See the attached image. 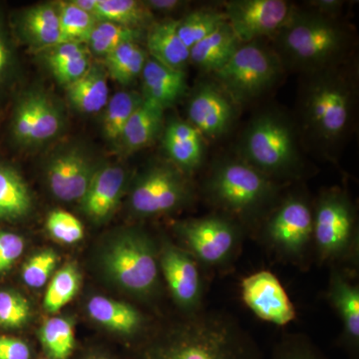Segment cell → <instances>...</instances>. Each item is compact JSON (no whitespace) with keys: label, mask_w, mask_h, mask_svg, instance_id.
Returning <instances> with one entry per match:
<instances>
[{"label":"cell","mask_w":359,"mask_h":359,"mask_svg":"<svg viewBox=\"0 0 359 359\" xmlns=\"http://www.w3.org/2000/svg\"><path fill=\"white\" fill-rule=\"evenodd\" d=\"M203 190L212 205L241 224L252 223L271 210L280 189L245 161L226 160L212 170Z\"/></svg>","instance_id":"obj_2"},{"label":"cell","mask_w":359,"mask_h":359,"mask_svg":"<svg viewBox=\"0 0 359 359\" xmlns=\"http://www.w3.org/2000/svg\"><path fill=\"white\" fill-rule=\"evenodd\" d=\"M45 51L52 75L65 87L79 79L91 65L88 48L83 44L61 43Z\"/></svg>","instance_id":"obj_28"},{"label":"cell","mask_w":359,"mask_h":359,"mask_svg":"<svg viewBox=\"0 0 359 359\" xmlns=\"http://www.w3.org/2000/svg\"><path fill=\"white\" fill-rule=\"evenodd\" d=\"M280 73V57L254 41L241 45L214 76L231 98L244 102L268 91Z\"/></svg>","instance_id":"obj_7"},{"label":"cell","mask_w":359,"mask_h":359,"mask_svg":"<svg viewBox=\"0 0 359 359\" xmlns=\"http://www.w3.org/2000/svg\"><path fill=\"white\" fill-rule=\"evenodd\" d=\"M142 36L143 33L139 28L98 21L86 44L91 52L104 58L123 44L138 43Z\"/></svg>","instance_id":"obj_34"},{"label":"cell","mask_w":359,"mask_h":359,"mask_svg":"<svg viewBox=\"0 0 359 359\" xmlns=\"http://www.w3.org/2000/svg\"><path fill=\"white\" fill-rule=\"evenodd\" d=\"M147 59L140 45L131 42L111 52L104 57V62L109 76L123 86H128L141 76Z\"/></svg>","instance_id":"obj_31"},{"label":"cell","mask_w":359,"mask_h":359,"mask_svg":"<svg viewBox=\"0 0 359 359\" xmlns=\"http://www.w3.org/2000/svg\"><path fill=\"white\" fill-rule=\"evenodd\" d=\"M311 4L309 6L314 7L313 11L328 16H332V14L337 13L339 11L340 7L344 6V2L339 0H316Z\"/></svg>","instance_id":"obj_45"},{"label":"cell","mask_w":359,"mask_h":359,"mask_svg":"<svg viewBox=\"0 0 359 359\" xmlns=\"http://www.w3.org/2000/svg\"><path fill=\"white\" fill-rule=\"evenodd\" d=\"M79 271L73 264H66L52 278L44 297V306L48 313H55L76 295L80 287Z\"/></svg>","instance_id":"obj_37"},{"label":"cell","mask_w":359,"mask_h":359,"mask_svg":"<svg viewBox=\"0 0 359 359\" xmlns=\"http://www.w3.org/2000/svg\"><path fill=\"white\" fill-rule=\"evenodd\" d=\"M313 217V242L321 262L342 263L355 256V211L346 194L332 190L321 195Z\"/></svg>","instance_id":"obj_5"},{"label":"cell","mask_w":359,"mask_h":359,"mask_svg":"<svg viewBox=\"0 0 359 359\" xmlns=\"http://www.w3.org/2000/svg\"><path fill=\"white\" fill-rule=\"evenodd\" d=\"M313 211L306 200L290 197L269 214L262 238L278 256L301 261L313 245Z\"/></svg>","instance_id":"obj_10"},{"label":"cell","mask_w":359,"mask_h":359,"mask_svg":"<svg viewBox=\"0 0 359 359\" xmlns=\"http://www.w3.org/2000/svg\"><path fill=\"white\" fill-rule=\"evenodd\" d=\"M243 150L245 162L269 177L292 174L299 165L294 133L278 116L257 118L248 129Z\"/></svg>","instance_id":"obj_6"},{"label":"cell","mask_w":359,"mask_h":359,"mask_svg":"<svg viewBox=\"0 0 359 359\" xmlns=\"http://www.w3.org/2000/svg\"><path fill=\"white\" fill-rule=\"evenodd\" d=\"M30 348L25 341L11 337H0V359H30Z\"/></svg>","instance_id":"obj_43"},{"label":"cell","mask_w":359,"mask_h":359,"mask_svg":"<svg viewBox=\"0 0 359 359\" xmlns=\"http://www.w3.org/2000/svg\"><path fill=\"white\" fill-rule=\"evenodd\" d=\"M164 110L143 100L130 117L120 144L128 153L147 147L162 128Z\"/></svg>","instance_id":"obj_26"},{"label":"cell","mask_w":359,"mask_h":359,"mask_svg":"<svg viewBox=\"0 0 359 359\" xmlns=\"http://www.w3.org/2000/svg\"><path fill=\"white\" fill-rule=\"evenodd\" d=\"M87 311L94 320L118 334H135L140 330L143 320L134 306L108 297H92Z\"/></svg>","instance_id":"obj_29"},{"label":"cell","mask_w":359,"mask_h":359,"mask_svg":"<svg viewBox=\"0 0 359 359\" xmlns=\"http://www.w3.org/2000/svg\"><path fill=\"white\" fill-rule=\"evenodd\" d=\"M57 263V256L52 250H42L28 259L22 269V278L28 287L39 289L50 278Z\"/></svg>","instance_id":"obj_41"},{"label":"cell","mask_w":359,"mask_h":359,"mask_svg":"<svg viewBox=\"0 0 359 359\" xmlns=\"http://www.w3.org/2000/svg\"><path fill=\"white\" fill-rule=\"evenodd\" d=\"M273 359H328L306 335L287 334L276 344Z\"/></svg>","instance_id":"obj_39"},{"label":"cell","mask_w":359,"mask_h":359,"mask_svg":"<svg viewBox=\"0 0 359 359\" xmlns=\"http://www.w3.org/2000/svg\"><path fill=\"white\" fill-rule=\"evenodd\" d=\"M142 98L162 110L173 106L187 89L184 70L171 69L152 58H148L141 74Z\"/></svg>","instance_id":"obj_20"},{"label":"cell","mask_w":359,"mask_h":359,"mask_svg":"<svg viewBox=\"0 0 359 359\" xmlns=\"http://www.w3.org/2000/svg\"><path fill=\"white\" fill-rule=\"evenodd\" d=\"M160 252L159 266L175 302L189 314L198 313L204 292L195 257L171 243H165Z\"/></svg>","instance_id":"obj_15"},{"label":"cell","mask_w":359,"mask_h":359,"mask_svg":"<svg viewBox=\"0 0 359 359\" xmlns=\"http://www.w3.org/2000/svg\"><path fill=\"white\" fill-rule=\"evenodd\" d=\"M65 88L71 105L85 114H94L105 109L110 99L107 74L100 65H90L79 79Z\"/></svg>","instance_id":"obj_23"},{"label":"cell","mask_w":359,"mask_h":359,"mask_svg":"<svg viewBox=\"0 0 359 359\" xmlns=\"http://www.w3.org/2000/svg\"><path fill=\"white\" fill-rule=\"evenodd\" d=\"M57 9L60 23V44L86 43L98 20L73 1L59 2Z\"/></svg>","instance_id":"obj_33"},{"label":"cell","mask_w":359,"mask_h":359,"mask_svg":"<svg viewBox=\"0 0 359 359\" xmlns=\"http://www.w3.org/2000/svg\"><path fill=\"white\" fill-rule=\"evenodd\" d=\"M224 7L226 22L243 44L276 34L292 13L283 0H233Z\"/></svg>","instance_id":"obj_12"},{"label":"cell","mask_w":359,"mask_h":359,"mask_svg":"<svg viewBox=\"0 0 359 359\" xmlns=\"http://www.w3.org/2000/svg\"><path fill=\"white\" fill-rule=\"evenodd\" d=\"M243 302L262 320L285 327L297 316L295 308L278 276L269 271L248 276L241 283Z\"/></svg>","instance_id":"obj_14"},{"label":"cell","mask_w":359,"mask_h":359,"mask_svg":"<svg viewBox=\"0 0 359 359\" xmlns=\"http://www.w3.org/2000/svg\"><path fill=\"white\" fill-rule=\"evenodd\" d=\"M192 197L191 187L176 168L156 165L137 180L130 204L139 216H157L180 209Z\"/></svg>","instance_id":"obj_11"},{"label":"cell","mask_w":359,"mask_h":359,"mask_svg":"<svg viewBox=\"0 0 359 359\" xmlns=\"http://www.w3.org/2000/svg\"><path fill=\"white\" fill-rule=\"evenodd\" d=\"M25 241L13 233L0 231V273L13 266L22 255Z\"/></svg>","instance_id":"obj_42"},{"label":"cell","mask_w":359,"mask_h":359,"mask_svg":"<svg viewBox=\"0 0 359 359\" xmlns=\"http://www.w3.org/2000/svg\"><path fill=\"white\" fill-rule=\"evenodd\" d=\"M177 230L187 250L209 268L228 266L242 245L243 226L224 215L187 219Z\"/></svg>","instance_id":"obj_9"},{"label":"cell","mask_w":359,"mask_h":359,"mask_svg":"<svg viewBox=\"0 0 359 359\" xmlns=\"http://www.w3.org/2000/svg\"><path fill=\"white\" fill-rule=\"evenodd\" d=\"M142 359H264L256 340L236 318L219 311L190 320L146 349Z\"/></svg>","instance_id":"obj_1"},{"label":"cell","mask_w":359,"mask_h":359,"mask_svg":"<svg viewBox=\"0 0 359 359\" xmlns=\"http://www.w3.org/2000/svg\"><path fill=\"white\" fill-rule=\"evenodd\" d=\"M163 145L179 169L191 172L202 164L205 150L202 134L189 122L172 120L165 129Z\"/></svg>","instance_id":"obj_21"},{"label":"cell","mask_w":359,"mask_h":359,"mask_svg":"<svg viewBox=\"0 0 359 359\" xmlns=\"http://www.w3.org/2000/svg\"><path fill=\"white\" fill-rule=\"evenodd\" d=\"M39 339L45 353L51 359H68L74 349V330L65 318H49L40 328Z\"/></svg>","instance_id":"obj_35"},{"label":"cell","mask_w":359,"mask_h":359,"mask_svg":"<svg viewBox=\"0 0 359 359\" xmlns=\"http://www.w3.org/2000/svg\"><path fill=\"white\" fill-rule=\"evenodd\" d=\"M108 273L118 285L132 294L148 295L159 283V257L154 244L141 231H129L107 250Z\"/></svg>","instance_id":"obj_8"},{"label":"cell","mask_w":359,"mask_h":359,"mask_svg":"<svg viewBox=\"0 0 359 359\" xmlns=\"http://www.w3.org/2000/svg\"><path fill=\"white\" fill-rule=\"evenodd\" d=\"M63 119L55 103L42 92L25 94L14 109L11 131L22 145H39L51 140L62 128Z\"/></svg>","instance_id":"obj_13"},{"label":"cell","mask_w":359,"mask_h":359,"mask_svg":"<svg viewBox=\"0 0 359 359\" xmlns=\"http://www.w3.org/2000/svg\"><path fill=\"white\" fill-rule=\"evenodd\" d=\"M144 4L147 6L149 11H162V13H169L174 11L184 6V2L179 0H149L144 1Z\"/></svg>","instance_id":"obj_46"},{"label":"cell","mask_w":359,"mask_h":359,"mask_svg":"<svg viewBox=\"0 0 359 359\" xmlns=\"http://www.w3.org/2000/svg\"><path fill=\"white\" fill-rule=\"evenodd\" d=\"M142 102V96L135 92L120 91L111 97L104 109V136L113 144H120L130 117Z\"/></svg>","instance_id":"obj_32"},{"label":"cell","mask_w":359,"mask_h":359,"mask_svg":"<svg viewBox=\"0 0 359 359\" xmlns=\"http://www.w3.org/2000/svg\"><path fill=\"white\" fill-rule=\"evenodd\" d=\"M226 21L224 14L219 11L207 9L194 11L179 20V37L187 48L191 49Z\"/></svg>","instance_id":"obj_36"},{"label":"cell","mask_w":359,"mask_h":359,"mask_svg":"<svg viewBox=\"0 0 359 359\" xmlns=\"http://www.w3.org/2000/svg\"><path fill=\"white\" fill-rule=\"evenodd\" d=\"M328 299L342 323L340 344L351 358L359 353V287L344 271L332 268L328 285Z\"/></svg>","instance_id":"obj_18"},{"label":"cell","mask_w":359,"mask_h":359,"mask_svg":"<svg viewBox=\"0 0 359 359\" xmlns=\"http://www.w3.org/2000/svg\"><path fill=\"white\" fill-rule=\"evenodd\" d=\"M91 359H106V358H91Z\"/></svg>","instance_id":"obj_47"},{"label":"cell","mask_w":359,"mask_h":359,"mask_svg":"<svg viewBox=\"0 0 359 359\" xmlns=\"http://www.w3.org/2000/svg\"><path fill=\"white\" fill-rule=\"evenodd\" d=\"M179 20H170L153 25L147 34L151 58L171 69L184 70L190 61L187 48L178 34Z\"/></svg>","instance_id":"obj_24"},{"label":"cell","mask_w":359,"mask_h":359,"mask_svg":"<svg viewBox=\"0 0 359 359\" xmlns=\"http://www.w3.org/2000/svg\"><path fill=\"white\" fill-rule=\"evenodd\" d=\"M20 27L30 43L44 50L60 44L57 6L48 4L32 7L21 18Z\"/></svg>","instance_id":"obj_27"},{"label":"cell","mask_w":359,"mask_h":359,"mask_svg":"<svg viewBox=\"0 0 359 359\" xmlns=\"http://www.w3.org/2000/svg\"><path fill=\"white\" fill-rule=\"evenodd\" d=\"M229 23L217 28L209 36L190 49V61L207 73H212L224 67L242 45Z\"/></svg>","instance_id":"obj_22"},{"label":"cell","mask_w":359,"mask_h":359,"mask_svg":"<svg viewBox=\"0 0 359 359\" xmlns=\"http://www.w3.org/2000/svg\"><path fill=\"white\" fill-rule=\"evenodd\" d=\"M29 302L22 295L14 292H0V327H22L30 318Z\"/></svg>","instance_id":"obj_40"},{"label":"cell","mask_w":359,"mask_h":359,"mask_svg":"<svg viewBox=\"0 0 359 359\" xmlns=\"http://www.w3.org/2000/svg\"><path fill=\"white\" fill-rule=\"evenodd\" d=\"M97 168L82 149L69 148L54 155L47 168L52 194L65 202L81 201L88 190Z\"/></svg>","instance_id":"obj_16"},{"label":"cell","mask_w":359,"mask_h":359,"mask_svg":"<svg viewBox=\"0 0 359 359\" xmlns=\"http://www.w3.org/2000/svg\"><path fill=\"white\" fill-rule=\"evenodd\" d=\"M32 208L25 180L11 167L0 165V219H18Z\"/></svg>","instance_id":"obj_30"},{"label":"cell","mask_w":359,"mask_h":359,"mask_svg":"<svg viewBox=\"0 0 359 359\" xmlns=\"http://www.w3.org/2000/svg\"><path fill=\"white\" fill-rule=\"evenodd\" d=\"M46 229L52 238L63 244H75L84 237V226L81 222L63 210H54L48 215Z\"/></svg>","instance_id":"obj_38"},{"label":"cell","mask_w":359,"mask_h":359,"mask_svg":"<svg viewBox=\"0 0 359 359\" xmlns=\"http://www.w3.org/2000/svg\"><path fill=\"white\" fill-rule=\"evenodd\" d=\"M11 61H13L11 51L1 27H0V85L6 81L9 69H11Z\"/></svg>","instance_id":"obj_44"},{"label":"cell","mask_w":359,"mask_h":359,"mask_svg":"<svg viewBox=\"0 0 359 359\" xmlns=\"http://www.w3.org/2000/svg\"><path fill=\"white\" fill-rule=\"evenodd\" d=\"M276 36L283 57L309 73L334 67L348 47L346 28L314 11H292Z\"/></svg>","instance_id":"obj_3"},{"label":"cell","mask_w":359,"mask_h":359,"mask_svg":"<svg viewBox=\"0 0 359 359\" xmlns=\"http://www.w3.org/2000/svg\"><path fill=\"white\" fill-rule=\"evenodd\" d=\"M311 76L302 99L306 126L320 140L339 141L351 123L353 88L335 66L311 73Z\"/></svg>","instance_id":"obj_4"},{"label":"cell","mask_w":359,"mask_h":359,"mask_svg":"<svg viewBox=\"0 0 359 359\" xmlns=\"http://www.w3.org/2000/svg\"><path fill=\"white\" fill-rule=\"evenodd\" d=\"M125 183L126 172L123 168L113 165L98 168L81 200L85 214L98 221L110 216L119 203Z\"/></svg>","instance_id":"obj_19"},{"label":"cell","mask_w":359,"mask_h":359,"mask_svg":"<svg viewBox=\"0 0 359 359\" xmlns=\"http://www.w3.org/2000/svg\"><path fill=\"white\" fill-rule=\"evenodd\" d=\"M188 115L189 123L201 134L219 137L230 128L233 109L224 92L214 85L204 83L193 94Z\"/></svg>","instance_id":"obj_17"},{"label":"cell","mask_w":359,"mask_h":359,"mask_svg":"<svg viewBox=\"0 0 359 359\" xmlns=\"http://www.w3.org/2000/svg\"><path fill=\"white\" fill-rule=\"evenodd\" d=\"M73 2L98 21L127 27L141 29L151 18V11L144 2L136 0H75Z\"/></svg>","instance_id":"obj_25"}]
</instances>
